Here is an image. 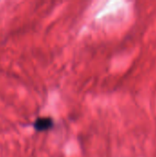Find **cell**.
<instances>
[{"label":"cell","instance_id":"cell-1","mask_svg":"<svg viewBox=\"0 0 156 157\" xmlns=\"http://www.w3.org/2000/svg\"><path fill=\"white\" fill-rule=\"evenodd\" d=\"M53 125V121L50 118H40L34 123V128L38 132H45L50 130Z\"/></svg>","mask_w":156,"mask_h":157}]
</instances>
